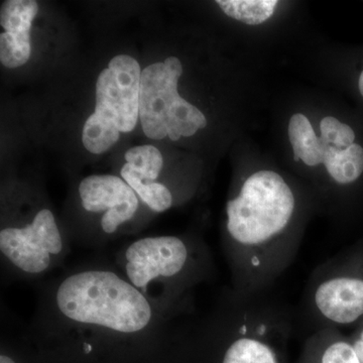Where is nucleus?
<instances>
[{
  "mask_svg": "<svg viewBox=\"0 0 363 363\" xmlns=\"http://www.w3.org/2000/svg\"><path fill=\"white\" fill-rule=\"evenodd\" d=\"M288 133L296 162L302 160L309 167L323 164L325 152L330 145L317 136L307 116L294 114L289 123Z\"/></svg>",
  "mask_w": 363,
  "mask_h": 363,
  "instance_id": "nucleus-10",
  "label": "nucleus"
},
{
  "mask_svg": "<svg viewBox=\"0 0 363 363\" xmlns=\"http://www.w3.org/2000/svg\"><path fill=\"white\" fill-rule=\"evenodd\" d=\"M304 312L313 332L353 330L363 323V240L313 271Z\"/></svg>",
  "mask_w": 363,
  "mask_h": 363,
  "instance_id": "nucleus-3",
  "label": "nucleus"
},
{
  "mask_svg": "<svg viewBox=\"0 0 363 363\" xmlns=\"http://www.w3.org/2000/svg\"><path fill=\"white\" fill-rule=\"evenodd\" d=\"M63 250L61 231L49 209L40 210L26 225L6 227L0 231L2 257L23 274H45Z\"/></svg>",
  "mask_w": 363,
  "mask_h": 363,
  "instance_id": "nucleus-6",
  "label": "nucleus"
},
{
  "mask_svg": "<svg viewBox=\"0 0 363 363\" xmlns=\"http://www.w3.org/2000/svg\"><path fill=\"white\" fill-rule=\"evenodd\" d=\"M0 363H16L13 358L7 357L6 354L0 355Z\"/></svg>",
  "mask_w": 363,
  "mask_h": 363,
  "instance_id": "nucleus-17",
  "label": "nucleus"
},
{
  "mask_svg": "<svg viewBox=\"0 0 363 363\" xmlns=\"http://www.w3.org/2000/svg\"><path fill=\"white\" fill-rule=\"evenodd\" d=\"M82 206L91 213H101L102 231L112 234L131 220L138 209V195L123 178L113 175L87 177L79 185Z\"/></svg>",
  "mask_w": 363,
  "mask_h": 363,
  "instance_id": "nucleus-7",
  "label": "nucleus"
},
{
  "mask_svg": "<svg viewBox=\"0 0 363 363\" xmlns=\"http://www.w3.org/2000/svg\"><path fill=\"white\" fill-rule=\"evenodd\" d=\"M347 337L350 339L351 345L357 353L360 363H363V323L353 329L352 333Z\"/></svg>",
  "mask_w": 363,
  "mask_h": 363,
  "instance_id": "nucleus-16",
  "label": "nucleus"
},
{
  "mask_svg": "<svg viewBox=\"0 0 363 363\" xmlns=\"http://www.w3.org/2000/svg\"><path fill=\"white\" fill-rule=\"evenodd\" d=\"M182 74L183 66L176 57L147 66L142 72L140 119L143 133L150 140L169 136L176 142L181 136L194 135L207 126L202 111L179 95Z\"/></svg>",
  "mask_w": 363,
  "mask_h": 363,
  "instance_id": "nucleus-5",
  "label": "nucleus"
},
{
  "mask_svg": "<svg viewBox=\"0 0 363 363\" xmlns=\"http://www.w3.org/2000/svg\"><path fill=\"white\" fill-rule=\"evenodd\" d=\"M323 164L336 185H353L363 175V147L357 143L346 150L330 145L325 152Z\"/></svg>",
  "mask_w": 363,
  "mask_h": 363,
  "instance_id": "nucleus-11",
  "label": "nucleus"
},
{
  "mask_svg": "<svg viewBox=\"0 0 363 363\" xmlns=\"http://www.w3.org/2000/svg\"><path fill=\"white\" fill-rule=\"evenodd\" d=\"M298 207L295 190L269 169L248 176L227 201L223 248L234 291L271 292L291 267L302 240Z\"/></svg>",
  "mask_w": 363,
  "mask_h": 363,
  "instance_id": "nucleus-1",
  "label": "nucleus"
},
{
  "mask_svg": "<svg viewBox=\"0 0 363 363\" xmlns=\"http://www.w3.org/2000/svg\"><path fill=\"white\" fill-rule=\"evenodd\" d=\"M140 64L128 55L109 61L96 82V105L83 126L82 143L91 154L107 152L121 133L135 130L140 118Z\"/></svg>",
  "mask_w": 363,
  "mask_h": 363,
  "instance_id": "nucleus-4",
  "label": "nucleus"
},
{
  "mask_svg": "<svg viewBox=\"0 0 363 363\" xmlns=\"http://www.w3.org/2000/svg\"><path fill=\"white\" fill-rule=\"evenodd\" d=\"M121 174L123 180L135 191L138 197L155 212H164L173 206V195L164 184L157 182L145 183L124 166Z\"/></svg>",
  "mask_w": 363,
  "mask_h": 363,
  "instance_id": "nucleus-14",
  "label": "nucleus"
},
{
  "mask_svg": "<svg viewBox=\"0 0 363 363\" xmlns=\"http://www.w3.org/2000/svg\"><path fill=\"white\" fill-rule=\"evenodd\" d=\"M39 6L33 0H7L0 9V62L6 68L25 65L30 57V30Z\"/></svg>",
  "mask_w": 363,
  "mask_h": 363,
  "instance_id": "nucleus-8",
  "label": "nucleus"
},
{
  "mask_svg": "<svg viewBox=\"0 0 363 363\" xmlns=\"http://www.w3.org/2000/svg\"><path fill=\"white\" fill-rule=\"evenodd\" d=\"M125 161L124 167L145 183L156 182L164 164L161 152L154 145H149L128 150Z\"/></svg>",
  "mask_w": 363,
  "mask_h": 363,
  "instance_id": "nucleus-13",
  "label": "nucleus"
},
{
  "mask_svg": "<svg viewBox=\"0 0 363 363\" xmlns=\"http://www.w3.org/2000/svg\"><path fill=\"white\" fill-rule=\"evenodd\" d=\"M297 363H360L350 339L337 329H321L307 338Z\"/></svg>",
  "mask_w": 363,
  "mask_h": 363,
  "instance_id": "nucleus-9",
  "label": "nucleus"
},
{
  "mask_svg": "<svg viewBox=\"0 0 363 363\" xmlns=\"http://www.w3.org/2000/svg\"><path fill=\"white\" fill-rule=\"evenodd\" d=\"M321 140L338 150H346L355 143V133L347 124L333 116L324 117L320 123Z\"/></svg>",
  "mask_w": 363,
  "mask_h": 363,
  "instance_id": "nucleus-15",
  "label": "nucleus"
},
{
  "mask_svg": "<svg viewBox=\"0 0 363 363\" xmlns=\"http://www.w3.org/2000/svg\"><path fill=\"white\" fill-rule=\"evenodd\" d=\"M123 260L131 285L147 297L159 283L176 305L187 302L191 290L213 271L207 247L173 235L140 238L126 248Z\"/></svg>",
  "mask_w": 363,
  "mask_h": 363,
  "instance_id": "nucleus-2",
  "label": "nucleus"
},
{
  "mask_svg": "<svg viewBox=\"0 0 363 363\" xmlns=\"http://www.w3.org/2000/svg\"><path fill=\"white\" fill-rule=\"evenodd\" d=\"M226 16L250 26L269 20L279 4L277 0H217Z\"/></svg>",
  "mask_w": 363,
  "mask_h": 363,
  "instance_id": "nucleus-12",
  "label": "nucleus"
},
{
  "mask_svg": "<svg viewBox=\"0 0 363 363\" xmlns=\"http://www.w3.org/2000/svg\"><path fill=\"white\" fill-rule=\"evenodd\" d=\"M358 88H359L360 94L363 97V70L360 73L359 79H358Z\"/></svg>",
  "mask_w": 363,
  "mask_h": 363,
  "instance_id": "nucleus-18",
  "label": "nucleus"
}]
</instances>
